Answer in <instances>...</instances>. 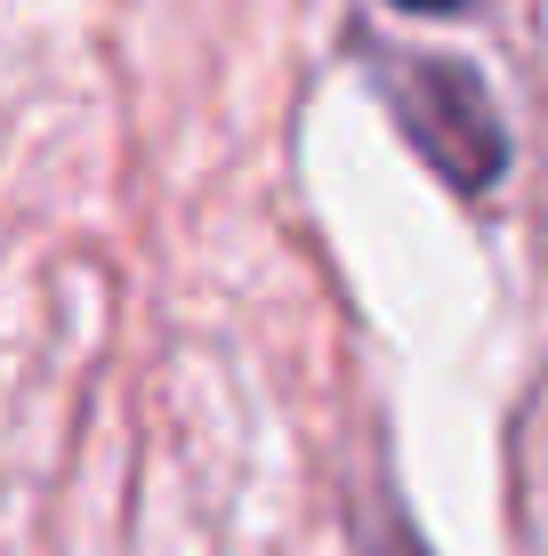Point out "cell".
<instances>
[{
  "label": "cell",
  "instance_id": "cell-1",
  "mask_svg": "<svg viewBox=\"0 0 548 556\" xmlns=\"http://www.w3.org/2000/svg\"><path fill=\"white\" fill-rule=\"evenodd\" d=\"M380 65V89H387V113L404 122V138L420 146V162L451 186H493L500 162H508V129L484 81L451 56H371Z\"/></svg>",
  "mask_w": 548,
  "mask_h": 556
},
{
  "label": "cell",
  "instance_id": "cell-2",
  "mask_svg": "<svg viewBox=\"0 0 548 556\" xmlns=\"http://www.w3.org/2000/svg\"><path fill=\"white\" fill-rule=\"evenodd\" d=\"M395 9H411V16H451V9H468V0H395Z\"/></svg>",
  "mask_w": 548,
  "mask_h": 556
},
{
  "label": "cell",
  "instance_id": "cell-3",
  "mask_svg": "<svg viewBox=\"0 0 548 556\" xmlns=\"http://www.w3.org/2000/svg\"><path fill=\"white\" fill-rule=\"evenodd\" d=\"M380 556H420V541H411V532H387V548Z\"/></svg>",
  "mask_w": 548,
  "mask_h": 556
}]
</instances>
